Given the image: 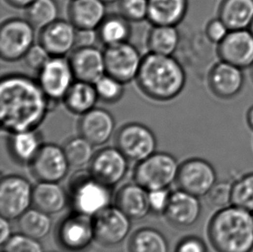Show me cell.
Wrapping results in <instances>:
<instances>
[{
	"mask_svg": "<svg viewBox=\"0 0 253 252\" xmlns=\"http://www.w3.org/2000/svg\"><path fill=\"white\" fill-rule=\"evenodd\" d=\"M52 102L38 80L24 74H8L0 81V122L8 134L38 129Z\"/></svg>",
	"mask_w": 253,
	"mask_h": 252,
	"instance_id": "1",
	"label": "cell"
},
{
	"mask_svg": "<svg viewBox=\"0 0 253 252\" xmlns=\"http://www.w3.org/2000/svg\"><path fill=\"white\" fill-rule=\"evenodd\" d=\"M187 75L174 55L149 52L143 56L136 82L146 98L156 102H169L177 98L184 89Z\"/></svg>",
	"mask_w": 253,
	"mask_h": 252,
	"instance_id": "2",
	"label": "cell"
},
{
	"mask_svg": "<svg viewBox=\"0 0 253 252\" xmlns=\"http://www.w3.org/2000/svg\"><path fill=\"white\" fill-rule=\"evenodd\" d=\"M209 242L217 252H253V213L231 205L212 215Z\"/></svg>",
	"mask_w": 253,
	"mask_h": 252,
	"instance_id": "3",
	"label": "cell"
},
{
	"mask_svg": "<svg viewBox=\"0 0 253 252\" xmlns=\"http://www.w3.org/2000/svg\"><path fill=\"white\" fill-rule=\"evenodd\" d=\"M36 28L27 18L10 17L0 25V56L6 62L24 60L36 43Z\"/></svg>",
	"mask_w": 253,
	"mask_h": 252,
	"instance_id": "4",
	"label": "cell"
},
{
	"mask_svg": "<svg viewBox=\"0 0 253 252\" xmlns=\"http://www.w3.org/2000/svg\"><path fill=\"white\" fill-rule=\"evenodd\" d=\"M179 168L177 161L170 154L155 152L137 164L134 179L148 191L168 188L176 181Z\"/></svg>",
	"mask_w": 253,
	"mask_h": 252,
	"instance_id": "5",
	"label": "cell"
},
{
	"mask_svg": "<svg viewBox=\"0 0 253 252\" xmlns=\"http://www.w3.org/2000/svg\"><path fill=\"white\" fill-rule=\"evenodd\" d=\"M70 199L76 212L93 217L109 207L111 191L91 174H79L73 180Z\"/></svg>",
	"mask_w": 253,
	"mask_h": 252,
	"instance_id": "6",
	"label": "cell"
},
{
	"mask_svg": "<svg viewBox=\"0 0 253 252\" xmlns=\"http://www.w3.org/2000/svg\"><path fill=\"white\" fill-rule=\"evenodd\" d=\"M116 147L128 160L141 162L156 152L157 138L148 126L131 122L118 130Z\"/></svg>",
	"mask_w": 253,
	"mask_h": 252,
	"instance_id": "7",
	"label": "cell"
},
{
	"mask_svg": "<svg viewBox=\"0 0 253 252\" xmlns=\"http://www.w3.org/2000/svg\"><path fill=\"white\" fill-rule=\"evenodd\" d=\"M106 74L124 84L136 81L143 56L136 46L129 42L106 47L104 49Z\"/></svg>",
	"mask_w": 253,
	"mask_h": 252,
	"instance_id": "8",
	"label": "cell"
},
{
	"mask_svg": "<svg viewBox=\"0 0 253 252\" xmlns=\"http://www.w3.org/2000/svg\"><path fill=\"white\" fill-rule=\"evenodd\" d=\"M33 189L21 176L10 175L0 183V213L9 220L20 218L32 204Z\"/></svg>",
	"mask_w": 253,
	"mask_h": 252,
	"instance_id": "9",
	"label": "cell"
},
{
	"mask_svg": "<svg viewBox=\"0 0 253 252\" xmlns=\"http://www.w3.org/2000/svg\"><path fill=\"white\" fill-rule=\"evenodd\" d=\"M218 181L215 168L208 161L191 158L180 165L178 186L181 190L197 197L206 196Z\"/></svg>",
	"mask_w": 253,
	"mask_h": 252,
	"instance_id": "10",
	"label": "cell"
},
{
	"mask_svg": "<svg viewBox=\"0 0 253 252\" xmlns=\"http://www.w3.org/2000/svg\"><path fill=\"white\" fill-rule=\"evenodd\" d=\"M39 85L52 103L62 101L76 82L69 58L51 57L38 74Z\"/></svg>",
	"mask_w": 253,
	"mask_h": 252,
	"instance_id": "11",
	"label": "cell"
},
{
	"mask_svg": "<svg viewBox=\"0 0 253 252\" xmlns=\"http://www.w3.org/2000/svg\"><path fill=\"white\" fill-rule=\"evenodd\" d=\"M94 239L100 245H119L130 232V218L117 207H107L92 217Z\"/></svg>",
	"mask_w": 253,
	"mask_h": 252,
	"instance_id": "12",
	"label": "cell"
},
{
	"mask_svg": "<svg viewBox=\"0 0 253 252\" xmlns=\"http://www.w3.org/2000/svg\"><path fill=\"white\" fill-rule=\"evenodd\" d=\"M57 238L60 245L67 251L83 252L94 239L92 217L76 211L60 224Z\"/></svg>",
	"mask_w": 253,
	"mask_h": 252,
	"instance_id": "13",
	"label": "cell"
},
{
	"mask_svg": "<svg viewBox=\"0 0 253 252\" xmlns=\"http://www.w3.org/2000/svg\"><path fill=\"white\" fill-rule=\"evenodd\" d=\"M31 165L38 181L55 183L65 177L70 166L63 148L54 143L43 144Z\"/></svg>",
	"mask_w": 253,
	"mask_h": 252,
	"instance_id": "14",
	"label": "cell"
},
{
	"mask_svg": "<svg viewBox=\"0 0 253 252\" xmlns=\"http://www.w3.org/2000/svg\"><path fill=\"white\" fill-rule=\"evenodd\" d=\"M127 160L117 147L105 148L93 156L90 163V174L102 184L112 188L126 176Z\"/></svg>",
	"mask_w": 253,
	"mask_h": 252,
	"instance_id": "15",
	"label": "cell"
},
{
	"mask_svg": "<svg viewBox=\"0 0 253 252\" xmlns=\"http://www.w3.org/2000/svg\"><path fill=\"white\" fill-rule=\"evenodd\" d=\"M76 29L69 20L60 19L39 31L38 43L52 57H67L76 47Z\"/></svg>",
	"mask_w": 253,
	"mask_h": 252,
	"instance_id": "16",
	"label": "cell"
},
{
	"mask_svg": "<svg viewBox=\"0 0 253 252\" xmlns=\"http://www.w3.org/2000/svg\"><path fill=\"white\" fill-rule=\"evenodd\" d=\"M220 61L241 69L253 66V34L249 29L230 31L217 48Z\"/></svg>",
	"mask_w": 253,
	"mask_h": 252,
	"instance_id": "17",
	"label": "cell"
},
{
	"mask_svg": "<svg viewBox=\"0 0 253 252\" xmlns=\"http://www.w3.org/2000/svg\"><path fill=\"white\" fill-rule=\"evenodd\" d=\"M202 211L199 197L180 189L171 193L164 214L171 225L178 228H188L197 223Z\"/></svg>",
	"mask_w": 253,
	"mask_h": 252,
	"instance_id": "18",
	"label": "cell"
},
{
	"mask_svg": "<svg viewBox=\"0 0 253 252\" xmlns=\"http://www.w3.org/2000/svg\"><path fill=\"white\" fill-rule=\"evenodd\" d=\"M68 58L76 81L94 84L106 74L104 50L95 46L76 48Z\"/></svg>",
	"mask_w": 253,
	"mask_h": 252,
	"instance_id": "19",
	"label": "cell"
},
{
	"mask_svg": "<svg viewBox=\"0 0 253 252\" xmlns=\"http://www.w3.org/2000/svg\"><path fill=\"white\" fill-rule=\"evenodd\" d=\"M115 128L116 123L113 114L97 106L81 116L78 123L80 136H83L93 146L107 143L113 136Z\"/></svg>",
	"mask_w": 253,
	"mask_h": 252,
	"instance_id": "20",
	"label": "cell"
},
{
	"mask_svg": "<svg viewBox=\"0 0 253 252\" xmlns=\"http://www.w3.org/2000/svg\"><path fill=\"white\" fill-rule=\"evenodd\" d=\"M209 88L218 98L233 99L243 89V69L220 61L212 67L208 77Z\"/></svg>",
	"mask_w": 253,
	"mask_h": 252,
	"instance_id": "21",
	"label": "cell"
},
{
	"mask_svg": "<svg viewBox=\"0 0 253 252\" xmlns=\"http://www.w3.org/2000/svg\"><path fill=\"white\" fill-rule=\"evenodd\" d=\"M106 16L101 0H70L68 7L69 20L77 30H97Z\"/></svg>",
	"mask_w": 253,
	"mask_h": 252,
	"instance_id": "22",
	"label": "cell"
},
{
	"mask_svg": "<svg viewBox=\"0 0 253 252\" xmlns=\"http://www.w3.org/2000/svg\"><path fill=\"white\" fill-rule=\"evenodd\" d=\"M116 207L130 219L144 218L151 210L149 191L137 183L126 185L117 194Z\"/></svg>",
	"mask_w": 253,
	"mask_h": 252,
	"instance_id": "23",
	"label": "cell"
},
{
	"mask_svg": "<svg viewBox=\"0 0 253 252\" xmlns=\"http://www.w3.org/2000/svg\"><path fill=\"white\" fill-rule=\"evenodd\" d=\"M188 0H149L147 21L151 25L177 27L188 12Z\"/></svg>",
	"mask_w": 253,
	"mask_h": 252,
	"instance_id": "24",
	"label": "cell"
},
{
	"mask_svg": "<svg viewBox=\"0 0 253 252\" xmlns=\"http://www.w3.org/2000/svg\"><path fill=\"white\" fill-rule=\"evenodd\" d=\"M99 99L94 84L76 81L62 99V103L69 113L83 116L95 108Z\"/></svg>",
	"mask_w": 253,
	"mask_h": 252,
	"instance_id": "25",
	"label": "cell"
},
{
	"mask_svg": "<svg viewBox=\"0 0 253 252\" xmlns=\"http://www.w3.org/2000/svg\"><path fill=\"white\" fill-rule=\"evenodd\" d=\"M68 203L65 191L55 182L40 181L33 188L32 204L35 208L48 215L62 211Z\"/></svg>",
	"mask_w": 253,
	"mask_h": 252,
	"instance_id": "26",
	"label": "cell"
},
{
	"mask_svg": "<svg viewBox=\"0 0 253 252\" xmlns=\"http://www.w3.org/2000/svg\"><path fill=\"white\" fill-rule=\"evenodd\" d=\"M219 18L230 31L249 29L253 21V0H223Z\"/></svg>",
	"mask_w": 253,
	"mask_h": 252,
	"instance_id": "27",
	"label": "cell"
},
{
	"mask_svg": "<svg viewBox=\"0 0 253 252\" xmlns=\"http://www.w3.org/2000/svg\"><path fill=\"white\" fill-rule=\"evenodd\" d=\"M8 136L10 153L22 164H31L43 145L41 133L38 131V129L10 133Z\"/></svg>",
	"mask_w": 253,
	"mask_h": 252,
	"instance_id": "28",
	"label": "cell"
},
{
	"mask_svg": "<svg viewBox=\"0 0 253 252\" xmlns=\"http://www.w3.org/2000/svg\"><path fill=\"white\" fill-rule=\"evenodd\" d=\"M181 43L177 27L152 25L147 36L148 50L158 55H174Z\"/></svg>",
	"mask_w": 253,
	"mask_h": 252,
	"instance_id": "29",
	"label": "cell"
},
{
	"mask_svg": "<svg viewBox=\"0 0 253 252\" xmlns=\"http://www.w3.org/2000/svg\"><path fill=\"white\" fill-rule=\"evenodd\" d=\"M97 32L99 41L105 47L127 42L131 37L130 22L120 13L107 15Z\"/></svg>",
	"mask_w": 253,
	"mask_h": 252,
	"instance_id": "30",
	"label": "cell"
},
{
	"mask_svg": "<svg viewBox=\"0 0 253 252\" xmlns=\"http://www.w3.org/2000/svg\"><path fill=\"white\" fill-rule=\"evenodd\" d=\"M52 222L49 215L43 211L29 209L18 218V227L24 235L32 239H43L48 235L51 229Z\"/></svg>",
	"mask_w": 253,
	"mask_h": 252,
	"instance_id": "31",
	"label": "cell"
},
{
	"mask_svg": "<svg viewBox=\"0 0 253 252\" xmlns=\"http://www.w3.org/2000/svg\"><path fill=\"white\" fill-rule=\"evenodd\" d=\"M129 250L130 252H168V243L161 232L143 228L134 233Z\"/></svg>",
	"mask_w": 253,
	"mask_h": 252,
	"instance_id": "32",
	"label": "cell"
},
{
	"mask_svg": "<svg viewBox=\"0 0 253 252\" xmlns=\"http://www.w3.org/2000/svg\"><path fill=\"white\" fill-rule=\"evenodd\" d=\"M25 10L26 18L38 31L57 20L60 13L56 0H35Z\"/></svg>",
	"mask_w": 253,
	"mask_h": 252,
	"instance_id": "33",
	"label": "cell"
},
{
	"mask_svg": "<svg viewBox=\"0 0 253 252\" xmlns=\"http://www.w3.org/2000/svg\"><path fill=\"white\" fill-rule=\"evenodd\" d=\"M62 148L72 167H83L90 164L94 156L93 145L82 136L68 140Z\"/></svg>",
	"mask_w": 253,
	"mask_h": 252,
	"instance_id": "34",
	"label": "cell"
},
{
	"mask_svg": "<svg viewBox=\"0 0 253 252\" xmlns=\"http://www.w3.org/2000/svg\"><path fill=\"white\" fill-rule=\"evenodd\" d=\"M125 85L111 75L105 74L94 83L99 100L113 105L121 100L125 94Z\"/></svg>",
	"mask_w": 253,
	"mask_h": 252,
	"instance_id": "35",
	"label": "cell"
},
{
	"mask_svg": "<svg viewBox=\"0 0 253 252\" xmlns=\"http://www.w3.org/2000/svg\"><path fill=\"white\" fill-rule=\"evenodd\" d=\"M233 205L253 213V172L233 182Z\"/></svg>",
	"mask_w": 253,
	"mask_h": 252,
	"instance_id": "36",
	"label": "cell"
},
{
	"mask_svg": "<svg viewBox=\"0 0 253 252\" xmlns=\"http://www.w3.org/2000/svg\"><path fill=\"white\" fill-rule=\"evenodd\" d=\"M233 182L227 180L217 181L205 196L209 204L218 210L233 205Z\"/></svg>",
	"mask_w": 253,
	"mask_h": 252,
	"instance_id": "37",
	"label": "cell"
},
{
	"mask_svg": "<svg viewBox=\"0 0 253 252\" xmlns=\"http://www.w3.org/2000/svg\"><path fill=\"white\" fill-rule=\"evenodd\" d=\"M149 0H120L119 13L130 23L147 20Z\"/></svg>",
	"mask_w": 253,
	"mask_h": 252,
	"instance_id": "38",
	"label": "cell"
},
{
	"mask_svg": "<svg viewBox=\"0 0 253 252\" xmlns=\"http://www.w3.org/2000/svg\"><path fill=\"white\" fill-rule=\"evenodd\" d=\"M3 246L4 252H43L39 240L23 233L12 236Z\"/></svg>",
	"mask_w": 253,
	"mask_h": 252,
	"instance_id": "39",
	"label": "cell"
},
{
	"mask_svg": "<svg viewBox=\"0 0 253 252\" xmlns=\"http://www.w3.org/2000/svg\"><path fill=\"white\" fill-rule=\"evenodd\" d=\"M51 55L40 43H35L24 56V62L28 68L38 74L42 68L51 59Z\"/></svg>",
	"mask_w": 253,
	"mask_h": 252,
	"instance_id": "40",
	"label": "cell"
},
{
	"mask_svg": "<svg viewBox=\"0 0 253 252\" xmlns=\"http://www.w3.org/2000/svg\"><path fill=\"white\" fill-rule=\"evenodd\" d=\"M230 29L220 18L210 21L206 27V36L209 41L219 45L229 34Z\"/></svg>",
	"mask_w": 253,
	"mask_h": 252,
	"instance_id": "41",
	"label": "cell"
},
{
	"mask_svg": "<svg viewBox=\"0 0 253 252\" xmlns=\"http://www.w3.org/2000/svg\"><path fill=\"white\" fill-rule=\"evenodd\" d=\"M170 193L167 188L149 191L151 209L155 212H165L167 208Z\"/></svg>",
	"mask_w": 253,
	"mask_h": 252,
	"instance_id": "42",
	"label": "cell"
},
{
	"mask_svg": "<svg viewBox=\"0 0 253 252\" xmlns=\"http://www.w3.org/2000/svg\"><path fill=\"white\" fill-rule=\"evenodd\" d=\"M175 252H208V248L202 239L190 236L182 239L178 244Z\"/></svg>",
	"mask_w": 253,
	"mask_h": 252,
	"instance_id": "43",
	"label": "cell"
},
{
	"mask_svg": "<svg viewBox=\"0 0 253 252\" xmlns=\"http://www.w3.org/2000/svg\"><path fill=\"white\" fill-rule=\"evenodd\" d=\"M97 40H99L97 30H77L76 48L95 46Z\"/></svg>",
	"mask_w": 253,
	"mask_h": 252,
	"instance_id": "44",
	"label": "cell"
},
{
	"mask_svg": "<svg viewBox=\"0 0 253 252\" xmlns=\"http://www.w3.org/2000/svg\"><path fill=\"white\" fill-rule=\"evenodd\" d=\"M0 228H1L0 243H1V245H4L12 237L11 236V229H10L11 227H10L9 219L1 217V218H0Z\"/></svg>",
	"mask_w": 253,
	"mask_h": 252,
	"instance_id": "45",
	"label": "cell"
},
{
	"mask_svg": "<svg viewBox=\"0 0 253 252\" xmlns=\"http://www.w3.org/2000/svg\"><path fill=\"white\" fill-rule=\"evenodd\" d=\"M34 1L35 0H4V2L10 7L19 10H26Z\"/></svg>",
	"mask_w": 253,
	"mask_h": 252,
	"instance_id": "46",
	"label": "cell"
},
{
	"mask_svg": "<svg viewBox=\"0 0 253 252\" xmlns=\"http://www.w3.org/2000/svg\"><path fill=\"white\" fill-rule=\"evenodd\" d=\"M247 124L251 129L253 130V106L248 110L247 115Z\"/></svg>",
	"mask_w": 253,
	"mask_h": 252,
	"instance_id": "47",
	"label": "cell"
},
{
	"mask_svg": "<svg viewBox=\"0 0 253 252\" xmlns=\"http://www.w3.org/2000/svg\"><path fill=\"white\" fill-rule=\"evenodd\" d=\"M101 1L106 3V4H108V3H116V2H119L120 0H101Z\"/></svg>",
	"mask_w": 253,
	"mask_h": 252,
	"instance_id": "48",
	"label": "cell"
},
{
	"mask_svg": "<svg viewBox=\"0 0 253 252\" xmlns=\"http://www.w3.org/2000/svg\"><path fill=\"white\" fill-rule=\"evenodd\" d=\"M249 30H250L251 32H252V33H253V23H252V24H251V26L250 28H249Z\"/></svg>",
	"mask_w": 253,
	"mask_h": 252,
	"instance_id": "49",
	"label": "cell"
},
{
	"mask_svg": "<svg viewBox=\"0 0 253 252\" xmlns=\"http://www.w3.org/2000/svg\"><path fill=\"white\" fill-rule=\"evenodd\" d=\"M251 68H252V75H253V66Z\"/></svg>",
	"mask_w": 253,
	"mask_h": 252,
	"instance_id": "50",
	"label": "cell"
},
{
	"mask_svg": "<svg viewBox=\"0 0 253 252\" xmlns=\"http://www.w3.org/2000/svg\"></svg>",
	"mask_w": 253,
	"mask_h": 252,
	"instance_id": "51",
	"label": "cell"
}]
</instances>
